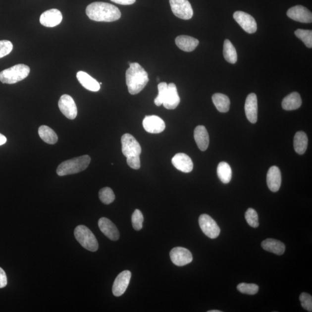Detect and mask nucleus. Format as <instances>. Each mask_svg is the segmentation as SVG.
<instances>
[{
  "label": "nucleus",
  "mask_w": 312,
  "mask_h": 312,
  "mask_svg": "<svg viewBox=\"0 0 312 312\" xmlns=\"http://www.w3.org/2000/svg\"><path fill=\"white\" fill-rule=\"evenodd\" d=\"M126 73V84L128 92L132 95L140 93L149 82L148 74L138 62L130 63Z\"/></svg>",
  "instance_id": "obj_2"
},
{
  "label": "nucleus",
  "mask_w": 312,
  "mask_h": 312,
  "mask_svg": "<svg viewBox=\"0 0 312 312\" xmlns=\"http://www.w3.org/2000/svg\"><path fill=\"white\" fill-rule=\"evenodd\" d=\"M86 15L96 22H112L119 20L121 12L119 8L110 3L95 2L87 6Z\"/></svg>",
  "instance_id": "obj_1"
},
{
  "label": "nucleus",
  "mask_w": 312,
  "mask_h": 312,
  "mask_svg": "<svg viewBox=\"0 0 312 312\" xmlns=\"http://www.w3.org/2000/svg\"><path fill=\"white\" fill-rule=\"evenodd\" d=\"M30 68L25 64H19L0 72V81L6 84H15L26 78Z\"/></svg>",
  "instance_id": "obj_5"
},
{
  "label": "nucleus",
  "mask_w": 312,
  "mask_h": 312,
  "mask_svg": "<svg viewBox=\"0 0 312 312\" xmlns=\"http://www.w3.org/2000/svg\"><path fill=\"white\" fill-rule=\"evenodd\" d=\"M263 250L277 255H282L285 252V245L283 242L274 239H266L261 243Z\"/></svg>",
  "instance_id": "obj_24"
},
{
  "label": "nucleus",
  "mask_w": 312,
  "mask_h": 312,
  "mask_svg": "<svg viewBox=\"0 0 312 312\" xmlns=\"http://www.w3.org/2000/svg\"><path fill=\"white\" fill-rule=\"evenodd\" d=\"M224 57L228 62L231 64H235L237 61V53L234 45L230 41L225 40L223 46Z\"/></svg>",
  "instance_id": "obj_30"
},
{
  "label": "nucleus",
  "mask_w": 312,
  "mask_h": 312,
  "mask_svg": "<svg viewBox=\"0 0 312 312\" xmlns=\"http://www.w3.org/2000/svg\"><path fill=\"white\" fill-rule=\"evenodd\" d=\"M302 100L300 94L297 92H293L290 94L283 99L282 106L284 110H296L301 106Z\"/></svg>",
  "instance_id": "obj_25"
},
{
  "label": "nucleus",
  "mask_w": 312,
  "mask_h": 312,
  "mask_svg": "<svg viewBox=\"0 0 312 312\" xmlns=\"http://www.w3.org/2000/svg\"><path fill=\"white\" fill-rule=\"evenodd\" d=\"M58 107L61 113L68 119L73 120L77 116V107L74 99L70 96H61L59 100Z\"/></svg>",
  "instance_id": "obj_9"
},
{
  "label": "nucleus",
  "mask_w": 312,
  "mask_h": 312,
  "mask_svg": "<svg viewBox=\"0 0 312 312\" xmlns=\"http://www.w3.org/2000/svg\"><path fill=\"white\" fill-rule=\"evenodd\" d=\"M300 300L302 307L308 312L312 311V297L310 294L303 293L300 295Z\"/></svg>",
  "instance_id": "obj_38"
},
{
  "label": "nucleus",
  "mask_w": 312,
  "mask_h": 312,
  "mask_svg": "<svg viewBox=\"0 0 312 312\" xmlns=\"http://www.w3.org/2000/svg\"><path fill=\"white\" fill-rule=\"evenodd\" d=\"M76 78H77L79 83L86 89L94 92L99 91L101 88L100 83L97 81V80L89 75L88 73L84 71H79L76 74Z\"/></svg>",
  "instance_id": "obj_21"
},
{
  "label": "nucleus",
  "mask_w": 312,
  "mask_h": 312,
  "mask_svg": "<svg viewBox=\"0 0 312 312\" xmlns=\"http://www.w3.org/2000/svg\"><path fill=\"white\" fill-rule=\"evenodd\" d=\"M266 183L268 188L272 192H276L279 190L282 183V175L277 166H272L269 168L267 173Z\"/></svg>",
  "instance_id": "obj_20"
},
{
  "label": "nucleus",
  "mask_w": 312,
  "mask_h": 312,
  "mask_svg": "<svg viewBox=\"0 0 312 312\" xmlns=\"http://www.w3.org/2000/svg\"><path fill=\"white\" fill-rule=\"evenodd\" d=\"M142 124L144 129L151 134L161 133L165 128L164 121L156 115L146 116Z\"/></svg>",
  "instance_id": "obj_14"
},
{
  "label": "nucleus",
  "mask_w": 312,
  "mask_h": 312,
  "mask_svg": "<svg viewBox=\"0 0 312 312\" xmlns=\"http://www.w3.org/2000/svg\"><path fill=\"white\" fill-rule=\"evenodd\" d=\"M308 139L306 134L303 131H298L295 134L294 138V150L298 154L303 155L308 147Z\"/></svg>",
  "instance_id": "obj_26"
},
{
  "label": "nucleus",
  "mask_w": 312,
  "mask_h": 312,
  "mask_svg": "<svg viewBox=\"0 0 312 312\" xmlns=\"http://www.w3.org/2000/svg\"><path fill=\"white\" fill-rule=\"evenodd\" d=\"M99 227L103 233L112 241H117L120 234L116 225L108 218H101L99 221Z\"/></svg>",
  "instance_id": "obj_18"
},
{
  "label": "nucleus",
  "mask_w": 312,
  "mask_h": 312,
  "mask_svg": "<svg viewBox=\"0 0 312 312\" xmlns=\"http://www.w3.org/2000/svg\"><path fill=\"white\" fill-rule=\"evenodd\" d=\"M175 43L180 50L190 52L195 50L199 44V41L190 36H180L176 37Z\"/></svg>",
  "instance_id": "obj_23"
},
{
  "label": "nucleus",
  "mask_w": 312,
  "mask_h": 312,
  "mask_svg": "<svg viewBox=\"0 0 312 312\" xmlns=\"http://www.w3.org/2000/svg\"><path fill=\"white\" fill-rule=\"evenodd\" d=\"M172 11L179 18L189 20L193 16V10L188 0H169Z\"/></svg>",
  "instance_id": "obj_7"
},
{
  "label": "nucleus",
  "mask_w": 312,
  "mask_h": 312,
  "mask_svg": "<svg viewBox=\"0 0 312 312\" xmlns=\"http://www.w3.org/2000/svg\"><path fill=\"white\" fill-rule=\"evenodd\" d=\"M7 141V139L4 135L0 133V146L5 144Z\"/></svg>",
  "instance_id": "obj_41"
},
{
  "label": "nucleus",
  "mask_w": 312,
  "mask_h": 312,
  "mask_svg": "<svg viewBox=\"0 0 312 312\" xmlns=\"http://www.w3.org/2000/svg\"><path fill=\"white\" fill-rule=\"evenodd\" d=\"M13 50V44L8 40L0 41V58L8 55Z\"/></svg>",
  "instance_id": "obj_37"
},
{
  "label": "nucleus",
  "mask_w": 312,
  "mask_h": 312,
  "mask_svg": "<svg viewBox=\"0 0 312 312\" xmlns=\"http://www.w3.org/2000/svg\"><path fill=\"white\" fill-rule=\"evenodd\" d=\"M172 163L175 167L179 171L185 173L192 171L193 162L188 155L183 153L175 155L172 158Z\"/></svg>",
  "instance_id": "obj_19"
},
{
  "label": "nucleus",
  "mask_w": 312,
  "mask_h": 312,
  "mask_svg": "<svg viewBox=\"0 0 312 312\" xmlns=\"http://www.w3.org/2000/svg\"><path fill=\"white\" fill-rule=\"evenodd\" d=\"M38 134L42 140L48 144H55L58 141L56 133L47 126H41L38 129Z\"/></svg>",
  "instance_id": "obj_28"
},
{
  "label": "nucleus",
  "mask_w": 312,
  "mask_h": 312,
  "mask_svg": "<svg viewBox=\"0 0 312 312\" xmlns=\"http://www.w3.org/2000/svg\"><path fill=\"white\" fill-rule=\"evenodd\" d=\"M234 18L246 33L253 34L256 32L258 25L254 17L249 14L242 11H237L234 13Z\"/></svg>",
  "instance_id": "obj_10"
},
{
  "label": "nucleus",
  "mask_w": 312,
  "mask_h": 312,
  "mask_svg": "<svg viewBox=\"0 0 312 312\" xmlns=\"http://www.w3.org/2000/svg\"><path fill=\"white\" fill-rule=\"evenodd\" d=\"M194 137L200 150L206 151L209 144V134L206 128L204 126H197L194 130Z\"/></svg>",
  "instance_id": "obj_22"
},
{
  "label": "nucleus",
  "mask_w": 312,
  "mask_h": 312,
  "mask_svg": "<svg viewBox=\"0 0 312 312\" xmlns=\"http://www.w3.org/2000/svg\"><path fill=\"white\" fill-rule=\"evenodd\" d=\"M7 277L6 273L2 268L0 267V289L5 287L7 285Z\"/></svg>",
  "instance_id": "obj_39"
},
{
  "label": "nucleus",
  "mask_w": 312,
  "mask_h": 312,
  "mask_svg": "<svg viewBox=\"0 0 312 312\" xmlns=\"http://www.w3.org/2000/svg\"><path fill=\"white\" fill-rule=\"evenodd\" d=\"M245 218L250 226L257 228L259 225V216L258 213L252 208H249L246 211Z\"/></svg>",
  "instance_id": "obj_34"
},
{
  "label": "nucleus",
  "mask_w": 312,
  "mask_h": 312,
  "mask_svg": "<svg viewBox=\"0 0 312 312\" xmlns=\"http://www.w3.org/2000/svg\"><path fill=\"white\" fill-rule=\"evenodd\" d=\"M170 258L175 265L182 266L190 263L193 261L192 253L186 248L176 247L170 252Z\"/></svg>",
  "instance_id": "obj_11"
},
{
  "label": "nucleus",
  "mask_w": 312,
  "mask_h": 312,
  "mask_svg": "<svg viewBox=\"0 0 312 312\" xmlns=\"http://www.w3.org/2000/svg\"><path fill=\"white\" fill-rule=\"evenodd\" d=\"M75 237L82 247L90 252H96L99 249V243L95 235L85 225H80L74 231Z\"/></svg>",
  "instance_id": "obj_6"
},
{
  "label": "nucleus",
  "mask_w": 312,
  "mask_h": 312,
  "mask_svg": "<svg viewBox=\"0 0 312 312\" xmlns=\"http://www.w3.org/2000/svg\"><path fill=\"white\" fill-rule=\"evenodd\" d=\"M287 15L297 22L310 23L312 22V14L310 10L302 5L292 7L287 10Z\"/></svg>",
  "instance_id": "obj_12"
},
{
  "label": "nucleus",
  "mask_w": 312,
  "mask_h": 312,
  "mask_svg": "<svg viewBox=\"0 0 312 312\" xmlns=\"http://www.w3.org/2000/svg\"><path fill=\"white\" fill-rule=\"evenodd\" d=\"M180 102V97L175 84L173 83H169L165 94L162 105L166 109H174L178 106Z\"/></svg>",
  "instance_id": "obj_16"
},
{
  "label": "nucleus",
  "mask_w": 312,
  "mask_h": 312,
  "mask_svg": "<svg viewBox=\"0 0 312 312\" xmlns=\"http://www.w3.org/2000/svg\"><path fill=\"white\" fill-rule=\"evenodd\" d=\"M62 15L60 10L51 9L42 13L40 22L42 25L47 27H54L62 22Z\"/></svg>",
  "instance_id": "obj_15"
},
{
  "label": "nucleus",
  "mask_w": 312,
  "mask_h": 312,
  "mask_svg": "<svg viewBox=\"0 0 312 312\" xmlns=\"http://www.w3.org/2000/svg\"><path fill=\"white\" fill-rule=\"evenodd\" d=\"M217 173L218 178L222 183L227 184L231 181L232 178V170L230 165L226 162H221L217 168Z\"/></svg>",
  "instance_id": "obj_29"
},
{
  "label": "nucleus",
  "mask_w": 312,
  "mask_h": 312,
  "mask_svg": "<svg viewBox=\"0 0 312 312\" xmlns=\"http://www.w3.org/2000/svg\"><path fill=\"white\" fill-rule=\"evenodd\" d=\"M99 198L103 203L108 205L113 202L115 196L112 189L106 187L100 190Z\"/></svg>",
  "instance_id": "obj_32"
},
{
  "label": "nucleus",
  "mask_w": 312,
  "mask_h": 312,
  "mask_svg": "<svg viewBox=\"0 0 312 312\" xmlns=\"http://www.w3.org/2000/svg\"><path fill=\"white\" fill-rule=\"evenodd\" d=\"M110 1L118 3V4L128 5L133 4L136 0H110Z\"/></svg>",
  "instance_id": "obj_40"
},
{
  "label": "nucleus",
  "mask_w": 312,
  "mask_h": 312,
  "mask_svg": "<svg viewBox=\"0 0 312 312\" xmlns=\"http://www.w3.org/2000/svg\"><path fill=\"white\" fill-rule=\"evenodd\" d=\"M297 37L303 42L309 48H312V31L309 30L298 29L295 31Z\"/></svg>",
  "instance_id": "obj_31"
},
{
  "label": "nucleus",
  "mask_w": 312,
  "mask_h": 312,
  "mask_svg": "<svg viewBox=\"0 0 312 312\" xmlns=\"http://www.w3.org/2000/svg\"><path fill=\"white\" fill-rule=\"evenodd\" d=\"M122 153L127 158L128 166L131 168L138 169L141 167V145L133 135L125 134L121 139Z\"/></svg>",
  "instance_id": "obj_3"
},
{
  "label": "nucleus",
  "mask_w": 312,
  "mask_h": 312,
  "mask_svg": "<svg viewBox=\"0 0 312 312\" xmlns=\"http://www.w3.org/2000/svg\"><path fill=\"white\" fill-rule=\"evenodd\" d=\"M167 83L165 82L159 83L158 85V96L155 100V104L156 105L159 106L162 105L163 100H164L165 94L166 90H167Z\"/></svg>",
  "instance_id": "obj_36"
},
{
  "label": "nucleus",
  "mask_w": 312,
  "mask_h": 312,
  "mask_svg": "<svg viewBox=\"0 0 312 312\" xmlns=\"http://www.w3.org/2000/svg\"><path fill=\"white\" fill-rule=\"evenodd\" d=\"M131 220L134 230H141L142 226H143L144 216L140 210H135L133 215H132Z\"/></svg>",
  "instance_id": "obj_35"
},
{
  "label": "nucleus",
  "mask_w": 312,
  "mask_h": 312,
  "mask_svg": "<svg viewBox=\"0 0 312 312\" xmlns=\"http://www.w3.org/2000/svg\"><path fill=\"white\" fill-rule=\"evenodd\" d=\"M212 101L216 109L221 113L227 112L230 107V100L227 96L216 93L212 96Z\"/></svg>",
  "instance_id": "obj_27"
},
{
  "label": "nucleus",
  "mask_w": 312,
  "mask_h": 312,
  "mask_svg": "<svg viewBox=\"0 0 312 312\" xmlns=\"http://www.w3.org/2000/svg\"><path fill=\"white\" fill-rule=\"evenodd\" d=\"M199 224L201 230L208 237L215 239L218 237L220 229L212 218L207 214H201L199 217Z\"/></svg>",
  "instance_id": "obj_8"
},
{
  "label": "nucleus",
  "mask_w": 312,
  "mask_h": 312,
  "mask_svg": "<svg viewBox=\"0 0 312 312\" xmlns=\"http://www.w3.org/2000/svg\"><path fill=\"white\" fill-rule=\"evenodd\" d=\"M131 277L129 270H124L119 274L114 280L112 287V293L114 296L120 297L126 291Z\"/></svg>",
  "instance_id": "obj_13"
},
{
  "label": "nucleus",
  "mask_w": 312,
  "mask_h": 312,
  "mask_svg": "<svg viewBox=\"0 0 312 312\" xmlns=\"http://www.w3.org/2000/svg\"><path fill=\"white\" fill-rule=\"evenodd\" d=\"M208 312H221V311H218V310H211V311H208Z\"/></svg>",
  "instance_id": "obj_42"
},
{
  "label": "nucleus",
  "mask_w": 312,
  "mask_h": 312,
  "mask_svg": "<svg viewBox=\"0 0 312 312\" xmlns=\"http://www.w3.org/2000/svg\"><path fill=\"white\" fill-rule=\"evenodd\" d=\"M237 289L239 292L243 294L255 295L258 293L259 287L256 284L242 283L238 284Z\"/></svg>",
  "instance_id": "obj_33"
},
{
  "label": "nucleus",
  "mask_w": 312,
  "mask_h": 312,
  "mask_svg": "<svg viewBox=\"0 0 312 312\" xmlns=\"http://www.w3.org/2000/svg\"><path fill=\"white\" fill-rule=\"evenodd\" d=\"M91 158L88 155L79 156L61 163L56 170L57 174L60 176L75 174L84 171L88 167Z\"/></svg>",
  "instance_id": "obj_4"
},
{
  "label": "nucleus",
  "mask_w": 312,
  "mask_h": 312,
  "mask_svg": "<svg viewBox=\"0 0 312 312\" xmlns=\"http://www.w3.org/2000/svg\"><path fill=\"white\" fill-rule=\"evenodd\" d=\"M245 110L250 122L256 123L258 121V97L255 93L250 94L246 98Z\"/></svg>",
  "instance_id": "obj_17"
}]
</instances>
